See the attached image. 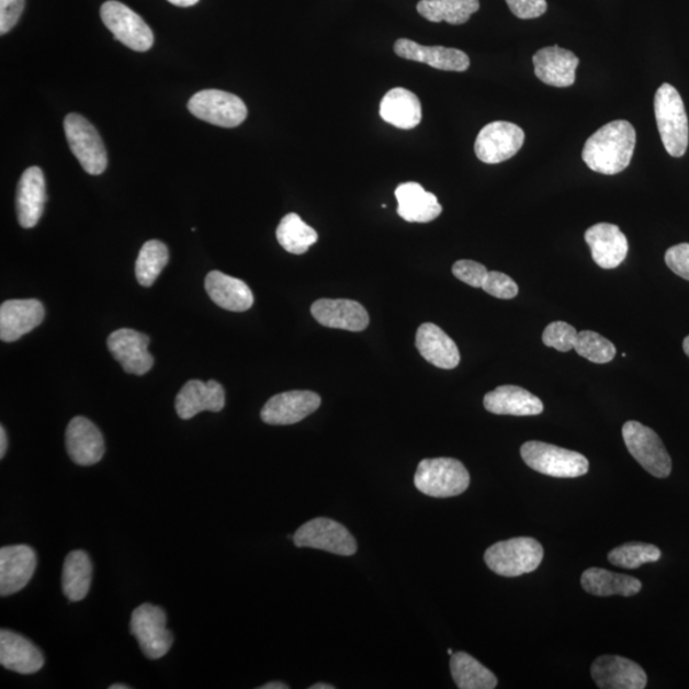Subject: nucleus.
<instances>
[{"label": "nucleus", "mask_w": 689, "mask_h": 689, "mask_svg": "<svg viewBox=\"0 0 689 689\" xmlns=\"http://www.w3.org/2000/svg\"><path fill=\"white\" fill-rule=\"evenodd\" d=\"M636 146V131L628 121L610 122L586 140L583 159L592 171L605 176L628 169Z\"/></svg>", "instance_id": "1"}, {"label": "nucleus", "mask_w": 689, "mask_h": 689, "mask_svg": "<svg viewBox=\"0 0 689 689\" xmlns=\"http://www.w3.org/2000/svg\"><path fill=\"white\" fill-rule=\"evenodd\" d=\"M654 109L665 150L673 158H682L688 148L689 125L684 100L677 89L663 83L655 93Z\"/></svg>", "instance_id": "2"}, {"label": "nucleus", "mask_w": 689, "mask_h": 689, "mask_svg": "<svg viewBox=\"0 0 689 689\" xmlns=\"http://www.w3.org/2000/svg\"><path fill=\"white\" fill-rule=\"evenodd\" d=\"M415 487L422 495L451 498L462 495L470 485V474L461 461L440 458L420 461L414 476Z\"/></svg>", "instance_id": "3"}, {"label": "nucleus", "mask_w": 689, "mask_h": 689, "mask_svg": "<svg viewBox=\"0 0 689 689\" xmlns=\"http://www.w3.org/2000/svg\"><path fill=\"white\" fill-rule=\"evenodd\" d=\"M544 557V550L532 538H513L488 547L484 561L493 573L517 577L534 573Z\"/></svg>", "instance_id": "4"}, {"label": "nucleus", "mask_w": 689, "mask_h": 689, "mask_svg": "<svg viewBox=\"0 0 689 689\" xmlns=\"http://www.w3.org/2000/svg\"><path fill=\"white\" fill-rule=\"evenodd\" d=\"M521 456L530 468L560 479H574L589 472V461L581 453L550 443L539 441L523 443Z\"/></svg>", "instance_id": "5"}, {"label": "nucleus", "mask_w": 689, "mask_h": 689, "mask_svg": "<svg viewBox=\"0 0 689 689\" xmlns=\"http://www.w3.org/2000/svg\"><path fill=\"white\" fill-rule=\"evenodd\" d=\"M168 618L166 610L145 602L133 610L131 617V633L138 641V645L148 659L158 660L169 653L174 642L172 633L167 629Z\"/></svg>", "instance_id": "6"}, {"label": "nucleus", "mask_w": 689, "mask_h": 689, "mask_svg": "<svg viewBox=\"0 0 689 689\" xmlns=\"http://www.w3.org/2000/svg\"><path fill=\"white\" fill-rule=\"evenodd\" d=\"M623 440L639 464L659 479L671 473V459L660 437L639 421H628L622 429Z\"/></svg>", "instance_id": "7"}, {"label": "nucleus", "mask_w": 689, "mask_h": 689, "mask_svg": "<svg viewBox=\"0 0 689 689\" xmlns=\"http://www.w3.org/2000/svg\"><path fill=\"white\" fill-rule=\"evenodd\" d=\"M65 132L70 150L83 170L91 176L103 174L108 154L98 129L82 115L69 114L65 120Z\"/></svg>", "instance_id": "8"}, {"label": "nucleus", "mask_w": 689, "mask_h": 689, "mask_svg": "<svg viewBox=\"0 0 689 689\" xmlns=\"http://www.w3.org/2000/svg\"><path fill=\"white\" fill-rule=\"evenodd\" d=\"M188 109L201 121L223 128L238 127L248 115L245 101L222 90H203L193 95Z\"/></svg>", "instance_id": "9"}, {"label": "nucleus", "mask_w": 689, "mask_h": 689, "mask_svg": "<svg viewBox=\"0 0 689 689\" xmlns=\"http://www.w3.org/2000/svg\"><path fill=\"white\" fill-rule=\"evenodd\" d=\"M100 15L108 30L112 31L115 41L136 52L151 49L154 34L150 26L129 7L111 0L101 5Z\"/></svg>", "instance_id": "10"}, {"label": "nucleus", "mask_w": 689, "mask_h": 689, "mask_svg": "<svg viewBox=\"0 0 689 689\" xmlns=\"http://www.w3.org/2000/svg\"><path fill=\"white\" fill-rule=\"evenodd\" d=\"M293 542L297 547H313L338 555H352L358 546L354 536L338 521L318 517L297 529Z\"/></svg>", "instance_id": "11"}, {"label": "nucleus", "mask_w": 689, "mask_h": 689, "mask_svg": "<svg viewBox=\"0 0 689 689\" xmlns=\"http://www.w3.org/2000/svg\"><path fill=\"white\" fill-rule=\"evenodd\" d=\"M524 143V132L510 122H493L479 132L475 140L477 159L499 163L513 158Z\"/></svg>", "instance_id": "12"}, {"label": "nucleus", "mask_w": 689, "mask_h": 689, "mask_svg": "<svg viewBox=\"0 0 689 689\" xmlns=\"http://www.w3.org/2000/svg\"><path fill=\"white\" fill-rule=\"evenodd\" d=\"M319 395L312 391H289L270 398L261 418L270 426H292L309 417L320 406Z\"/></svg>", "instance_id": "13"}, {"label": "nucleus", "mask_w": 689, "mask_h": 689, "mask_svg": "<svg viewBox=\"0 0 689 689\" xmlns=\"http://www.w3.org/2000/svg\"><path fill=\"white\" fill-rule=\"evenodd\" d=\"M37 567L33 547L20 544L0 550V595L10 597L20 592L31 581Z\"/></svg>", "instance_id": "14"}, {"label": "nucleus", "mask_w": 689, "mask_h": 689, "mask_svg": "<svg viewBox=\"0 0 689 689\" xmlns=\"http://www.w3.org/2000/svg\"><path fill=\"white\" fill-rule=\"evenodd\" d=\"M594 682L601 689H644L647 676L637 663L618 655H602L591 665Z\"/></svg>", "instance_id": "15"}, {"label": "nucleus", "mask_w": 689, "mask_h": 689, "mask_svg": "<svg viewBox=\"0 0 689 689\" xmlns=\"http://www.w3.org/2000/svg\"><path fill=\"white\" fill-rule=\"evenodd\" d=\"M148 343L150 339L146 335L131 328H121L109 336L108 349L122 364L124 372L144 375L154 366V358L148 352Z\"/></svg>", "instance_id": "16"}, {"label": "nucleus", "mask_w": 689, "mask_h": 689, "mask_svg": "<svg viewBox=\"0 0 689 689\" xmlns=\"http://www.w3.org/2000/svg\"><path fill=\"white\" fill-rule=\"evenodd\" d=\"M66 448L70 460L80 466L98 464L105 453V441L91 420L76 417L66 430Z\"/></svg>", "instance_id": "17"}, {"label": "nucleus", "mask_w": 689, "mask_h": 689, "mask_svg": "<svg viewBox=\"0 0 689 689\" xmlns=\"http://www.w3.org/2000/svg\"><path fill=\"white\" fill-rule=\"evenodd\" d=\"M595 263L605 270L617 269L628 257L629 240L617 225L601 223L585 233Z\"/></svg>", "instance_id": "18"}, {"label": "nucleus", "mask_w": 689, "mask_h": 689, "mask_svg": "<svg viewBox=\"0 0 689 689\" xmlns=\"http://www.w3.org/2000/svg\"><path fill=\"white\" fill-rule=\"evenodd\" d=\"M313 317L328 328L360 332L370 325V315L362 304L349 300H319L312 304Z\"/></svg>", "instance_id": "19"}, {"label": "nucleus", "mask_w": 689, "mask_h": 689, "mask_svg": "<svg viewBox=\"0 0 689 689\" xmlns=\"http://www.w3.org/2000/svg\"><path fill=\"white\" fill-rule=\"evenodd\" d=\"M45 318V308L36 300L8 301L0 307V339L14 342L35 330Z\"/></svg>", "instance_id": "20"}, {"label": "nucleus", "mask_w": 689, "mask_h": 689, "mask_svg": "<svg viewBox=\"0 0 689 689\" xmlns=\"http://www.w3.org/2000/svg\"><path fill=\"white\" fill-rule=\"evenodd\" d=\"M225 406V391L216 381L187 382L177 396L176 409L178 417L190 420L202 411L218 413Z\"/></svg>", "instance_id": "21"}, {"label": "nucleus", "mask_w": 689, "mask_h": 689, "mask_svg": "<svg viewBox=\"0 0 689 689\" xmlns=\"http://www.w3.org/2000/svg\"><path fill=\"white\" fill-rule=\"evenodd\" d=\"M46 202V184L41 168L31 167L23 171L15 194V210L22 228L31 229L41 221Z\"/></svg>", "instance_id": "22"}, {"label": "nucleus", "mask_w": 689, "mask_h": 689, "mask_svg": "<svg viewBox=\"0 0 689 689\" xmlns=\"http://www.w3.org/2000/svg\"><path fill=\"white\" fill-rule=\"evenodd\" d=\"M398 57L407 60L425 63L436 69L449 72H465L470 67L467 54L444 46H425L409 38H400L394 46Z\"/></svg>", "instance_id": "23"}, {"label": "nucleus", "mask_w": 689, "mask_h": 689, "mask_svg": "<svg viewBox=\"0 0 689 689\" xmlns=\"http://www.w3.org/2000/svg\"><path fill=\"white\" fill-rule=\"evenodd\" d=\"M535 67V76L545 84L554 88H569L576 81V69L579 59L573 52L562 49L560 46H547L540 49L532 57Z\"/></svg>", "instance_id": "24"}, {"label": "nucleus", "mask_w": 689, "mask_h": 689, "mask_svg": "<svg viewBox=\"0 0 689 689\" xmlns=\"http://www.w3.org/2000/svg\"><path fill=\"white\" fill-rule=\"evenodd\" d=\"M0 664L19 675H35L44 667L45 657L33 642L22 634L0 631Z\"/></svg>", "instance_id": "25"}, {"label": "nucleus", "mask_w": 689, "mask_h": 689, "mask_svg": "<svg viewBox=\"0 0 689 689\" xmlns=\"http://www.w3.org/2000/svg\"><path fill=\"white\" fill-rule=\"evenodd\" d=\"M415 344L428 363L441 370H455L460 364L461 357L456 342L434 324H422L418 328Z\"/></svg>", "instance_id": "26"}, {"label": "nucleus", "mask_w": 689, "mask_h": 689, "mask_svg": "<svg viewBox=\"0 0 689 689\" xmlns=\"http://www.w3.org/2000/svg\"><path fill=\"white\" fill-rule=\"evenodd\" d=\"M395 195L397 214L407 223H430L442 214V206L436 195L427 192L419 183L398 185Z\"/></svg>", "instance_id": "27"}, {"label": "nucleus", "mask_w": 689, "mask_h": 689, "mask_svg": "<svg viewBox=\"0 0 689 689\" xmlns=\"http://www.w3.org/2000/svg\"><path fill=\"white\" fill-rule=\"evenodd\" d=\"M485 410L513 417H534L542 414V400L519 386H500L484 397Z\"/></svg>", "instance_id": "28"}, {"label": "nucleus", "mask_w": 689, "mask_h": 689, "mask_svg": "<svg viewBox=\"0 0 689 689\" xmlns=\"http://www.w3.org/2000/svg\"><path fill=\"white\" fill-rule=\"evenodd\" d=\"M205 287L211 301L226 310L246 312L255 303L252 290L245 281L225 275L221 271L208 273Z\"/></svg>", "instance_id": "29"}, {"label": "nucleus", "mask_w": 689, "mask_h": 689, "mask_svg": "<svg viewBox=\"0 0 689 689\" xmlns=\"http://www.w3.org/2000/svg\"><path fill=\"white\" fill-rule=\"evenodd\" d=\"M380 114L383 121L396 128L413 129L421 122L420 100L409 90L393 89L382 99Z\"/></svg>", "instance_id": "30"}, {"label": "nucleus", "mask_w": 689, "mask_h": 689, "mask_svg": "<svg viewBox=\"0 0 689 689\" xmlns=\"http://www.w3.org/2000/svg\"><path fill=\"white\" fill-rule=\"evenodd\" d=\"M581 585L586 592L597 595V597H612V595L632 597L642 589L639 578L595 567L585 571L581 576Z\"/></svg>", "instance_id": "31"}, {"label": "nucleus", "mask_w": 689, "mask_h": 689, "mask_svg": "<svg viewBox=\"0 0 689 689\" xmlns=\"http://www.w3.org/2000/svg\"><path fill=\"white\" fill-rule=\"evenodd\" d=\"M92 563L83 551L70 552L63 565V592L69 601H81L90 591Z\"/></svg>", "instance_id": "32"}, {"label": "nucleus", "mask_w": 689, "mask_h": 689, "mask_svg": "<svg viewBox=\"0 0 689 689\" xmlns=\"http://www.w3.org/2000/svg\"><path fill=\"white\" fill-rule=\"evenodd\" d=\"M479 8V0H420L417 5L421 18L450 25H464Z\"/></svg>", "instance_id": "33"}, {"label": "nucleus", "mask_w": 689, "mask_h": 689, "mask_svg": "<svg viewBox=\"0 0 689 689\" xmlns=\"http://www.w3.org/2000/svg\"><path fill=\"white\" fill-rule=\"evenodd\" d=\"M451 673L460 689H493L498 685L497 677L466 653L451 655Z\"/></svg>", "instance_id": "34"}, {"label": "nucleus", "mask_w": 689, "mask_h": 689, "mask_svg": "<svg viewBox=\"0 0 689 689\" xmlns=\"http://www.w3.org/2000/svg\"><path fill=\"white\" fill-rule=\"evenodd\" d=\"M276 238L286 252L304 255L313 245H316L318 234L305 224L300 215L289 214L280 222Z\"/></svg>", "instance_id": "35"}, {"label": "nucleus", "mask_w": 689, "mask_h": 689, "mask_svg": "<svg viewBox=\"0 0 689 689\" xmlns=\"http://www.w3.org/2000/svg\"><path fill=\"white\" fill-rule=\"evenodd\" d=\"M169 262V249L160 240H148L136 262V278L143 286L150 287Z\"/></svg>", "instance_id": "36"}, {"label": "nucleus", "mask_w": 689, "mask_h": 689, "mask_svg": "<svg viewBox=\"0 0 689 689\" xmlns=\"http://www.w3.org/2000/svg\"><path fill=\"white\" fill-rule=\"evenodd\" d=\"M662 552L659 547L645 543H628L609 552L608 560L613 566L636 569L646 563L659 561Z\"/></svg>", "instance_id": "37"}, {"label": "nucleus", "mask_w": 689, "mask_h": 689, "mask_svg": "<svg viewBox=\"0 0 689 689\" xmlns=\"http://www.w3.org/2000/svg\"><path fill=\"white\" fill-rule=\"evenodd\" d=\"M574 349L578 355L597 364L612 362L617 352L612 342L594 331L578 332Z\"/></svg>", "instance_id": "38"}, {"label": "nucleus", "mask_w": 689, "mask_h": 689, "mask_svg": "<svg viewBox=\"0 0 689 689\" xmlns=\"http://www.w3.org/2000/svg\"><path fill=\"white\" fill-rule=\"evenodd\" d=\"M578 332L574 326L566 323H552L543 332V342L547 348L566 352L575 348Z\"/></svg>", "instance_id": "39"}, {"label": "nucleus", "mask_w": 689, "mask_h": 689, "mask_svg": "<svg viewBox=\"0 0 689 689\" xmlns=\"http://www.w3.org/2000/svg\"><path fill=\"white\" fill-rule=\"evenodd\" d=\"M482 289L485 293L498 297V300H513L519 294V286L502 272L489 271Z\"/></svg>", "instance_id": "40"}, {"label": "nucleus", "mask_w": 689, "mask_h": 689, "mask_svg": "<svg viewBox=\"0 0 689 689\" xmlns=\"http://www.w3.org/2000/svg\"><path fill=\"white\" fill-rule=\"evenodd\" d=\"M452 272L462 283L473 287H482L489 271L479 262L461 260L453 264Z\"/></svg>", "instance_id": "41"}, {"label": "nucleus", "mask_w": 689, "mask_h": 689, "mask_svg": "<svg viewBox=\"0 0 689 689\" xmlns=\"http://www.w3.org/2000/svg\"><path fill=\"white\" fill-rule=\"evenodd\" d=\"M665 263L668 268L676 273L679 278L689 281V245L682 242L671 247L665 253Z\"/></svg>", "instance_id": "42"}, {"label": "nucleus", "mask_w": 689, "mask_h": 689, "mask_svg": "<svg viewBox=\"0 0 689 689\" xmlns=\"http://www.w3.org/2000/svg\"><path fill=\"white\" fill-rule=\"evenodd\" d=\"M25 0H0V34L5 35L18 25Z\"/></svg>", "instance_id": "43"}, {"label": "nucleus", "mask_w": 689, "mask_h": 689, "mask_svg": "<svg viewBox=\"0 0 689 689\" xmlns=\"http://www.w3.org/2000/svg\"><path fill=\"white\" fill-rule=\"evenodd\" d=\"M511 12L521 20L538 19L547 10L546 0H506Z\"/></svg>", "instance_id": "44"}, {"label": "nucleus", "mask_w": 689, "mask_h": 689, "mask_svg": "<svg viewBox=\"0 0 689 689\" xmlns=\"http://www.w3.org/2000/svg\"><path fill=\"white\" fill-rule=\"evenodd\" d=\"M7 445V433L4 427L2 426L0 427V459H3L5 456Z\"/></svg>", "instance_id": "45"}, {"label": "nucleus", "mask_w": 689, "mask_h": 689, "mask_svg": "<svg viewBox=\"0 0 689 689\" xmlns=\"http://www.w3.org/2000/svg\"><path fill=\"white\" fill-rule=\"evenodd\" d=\"M169 3L177 7H193L200 2V0H168Z\"/></svg>", "instance_id": "46"}, {"label": "nucleus", "mask_w": 689, "mask_h": 689, "mask_svg": "<svg viewBox=\"0 0 689 689\" xmlns=\"http://www.w3.org/2000/svg\"><path fill=\"white\" fill-rule=\"evenodd\" d=\"M258 688H260V689H287L289 686H286L283 682H271V684L264 685L262 687H258Z\"/></svg>", "instance_id": "47"}, {"label": "nucleus", "mask_w": 689, "mask_h": 689, "mask_svg": "<svg viewBox=\"0 0 689 689\" xmlns=\"http://www.w3.org/2000/svg\"><path fill=\"white\" fill-rule=\"evenodd\" d=\"M309 689H335V686L318 684V685H313L312 687H309Z\"/></svg>", "instance_id": "48"}, {"label": "nucleus", "mask_w": 689, "mask_h": 689, "mask_svg": "<svg viewBox=\"0 0 689 689\" xmlns=\"http://www.w3.org/2000/svg\"><path fill=\"white\" fill-rule=\"evenodd\" d=\"M684 350H685L687 357L689 358V336H687V338L684 341Z\"/></svg>", "instance_id": "49"}, {"label": "nucleus", "mask_w": 689, "mask_h": 689, "mask_svg": "<svg viewBox=\"0 0 689 689\" xmlns=\"http://www.w3.org/2000/svg\"><path fill=\"white\" fill-rule=\"evenodd\" d=\"M109 688H111V689H131V687L127 686V685H113V686H111Z\"/></svg>", "instance_id": "50"}, {"label": "nucleus", "mask_w": 689, "mask_h": 689, "mask_svg": "<svg viewBox=\"0 0 689 689\" xmlns=\"http://www.w3.org/2000/svg\"><path fill=\"white\" fill-rule=\"evenodd\" d=\"M449 654L453 655L452 648H449Z\"/></svg>", "instance_id": "51"}]
</instances>
